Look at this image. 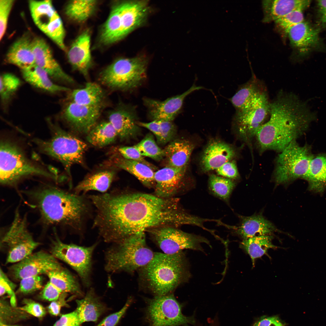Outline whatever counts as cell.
<instances>
[{
  "instance_id": "38",
  "label": "cell",
  "mask_w": 326,
  "mask_h": 326,
  "mask_svg": "<svg viewBox=\"0 0 326 326\" xmlns=\"http://www.w3.org/2000/svg\"><path fill=\"white\" fill-rule=\"evenodd\" d=\"M273 238L271 235L258 236L243 239L241 242L240 247L250 256L253 267L256 259L264 255L268 256V249L277 248L272 244Z\"/></svg>"
},
{
  "instance_id": "56",
  "label": "cell",
  "mask_w": 326,
  "mask_h": 326,
  "mask_svg": "<svg viewBox=\"0 0 326 326\" xmlns=\"http://www.w3.org/2000/svg\"><path fill=\"white\" fill-rule=\"evenodd\" d=\"M253 326H285L279 318L273 316L263 317L259 320Z\"/></svg>"
},
{
  "instance_id": "22",
  "label": "cell",
  "mask_w": 326,
  "mask_h": 326,
  "mask_svg": "<svg viewBox=\"0 0 326 326\" xmlns=\"http://www.w3.org/2000/svg\"><path fill=\"white\" fill-rule=\"evenodd\" d=\"M90 44V32L86 30L73 42L67 55L68 62L72 68L86 78L92 64Z\"/></svg>"
},
{
  "instance_id": "40",
  "label": "cell",
  "mask_w": 326,
  "mask_h": 326,
  "mask_svg": "<svg viewBox=\"0 0 326 326\" xmlns=\"http://www.w3.org/2000/svg\"><path fill=\"white\" fill-rule=\"evenodd\" d=\"M97 2L96 0H73L66 6L65 13L70 19L79 23L84 22L94 13Z\"/></svg>"
},
{
  "instance_id": "57",
  "label": "cell",
  "mask_w": 326,
  "mask_h": 326,
  "mask_svg": "<svg viewBox=\"0 0 326 326\" xmlns=\"http://www.w3.org/2000/svg\"><path fill=\"white\" fill-rule=\"evenodd\" d=\"M139 126L146 128L150 130L155 136L157 141L161 136V130L159 120H154L152 122L145 123L137 122Z\"/></svg>"
},
{
  "instance_id": "31",
  "label": "cell",
  "mask_w": 326,
  "mask_h": 326,
  "mask_svg": "<svg viewBox=\"0 0 326 326\" xmlns=\"http://www.w3.org/2000/svg\"><path fill=\"white\" fill-rule=\"evenodd\" d=\"M76 302L77 306L75 311L81 324L85 322L96 321L106 309L92 288L83 298L77 300Z\"/></svg>"
},
{
  "instance_id": "20",
  "label": "cell",
  "mask_w": 326,
  "mask_h": 326,
  "mask_svg": "<svg viewBox=\"0 0 326 326\" xmlns=\"http://www.w3.org/2000/svg\"><path fill=\"white\" fill-rule=\"evenodd\" d=\"M186 168L165 166L155 172L154 194L165 198L174 197L185 187Z\"/></svg>"
},
{
  "instance_id": "53",
  "label": "cell",
  "mask_w": 326,
  "mask_h": 326,
  "mask_svg": "<svg viewBox=\"0 0 326 326\" xmlns=\"http://www.w3.org/2000/svg\"><path fill=\"white\" fill-rule=\"evenodd\" d=\"M63 292L50 281L43 286L40 293L42 299L53 301L58 299Z\"/></svg>"
},
{
  "instance_id": "16",
  "label": "cell",
  "mask_w": 326,
  "mask_h": 326,
  "mask_svg": "<svg viewBox=\"0 0 326 326\" xmlns=\"http://www.w3.org/2000/svg\"><path fill=\"white\" fill-rule=\"evenodd\" d=\"M29 8L35 25L61 49L66 51L62 21L50 0H30Z\"/></svg>"
},
{
  "instance_id": "46",
  "label": "cell",
  "mask_w": 326,
  "mask_h": 326,
  "mask_svg": "<svg viewBox=\"0 0 326 326\" xmlns=\"http://www.w3.org/2000/svg\"><path fill=\"white\" fill-rule=\"evenodd\" d=\"M13 0H0V39L3 38L7 26L10 14L14 3Z\"/></svg>"
},
{
  "instance_id": "23",
  "label": "cell",
  "mask_w": 326,
  "mask_h": 326,
  "mask_svg": "<svg viewBox=\"0 0 326 326\" xmlns=\"http://www.w3.org/2000/svg\"><path fill=\"white\" fill-rule=\"evenodd\" d=\"M108 118L122 140L134 137L139 131L135 111L132 107L121 104L109 112Z\"/></svg>"
},
{
  "instance_id": "45",
  "label": "cell",
  "mask_w": 326,
  "mask_h": 326,
  "mask_svg": "<svg viewBox=\"0 0 326 326\" xmlns=\"http://www.w3.org/2000/svg\"><path fill=\"white\" fill-rule=\"evenodd\" d=\"M304 21L302 11L298 10L292 11L274 21L278 27L286 32L291 27Z\"/></svg>"
},
{
  "instance_id": "7",
  "label": "cell",
  "mask_w": 326,
  "mask_h": 326,
  "mask_svg": "<svg viewBox=\"0 0 326 326\" xmlns=\"http://www.w3.org/2000/svg\"><path fill=\"white\" fill-rule=\"evenodd\" d=\"M114 244L105 254V269L110 273H133L149 263L155 254L147 245L144 232Z\"/></svg>"
},
{
  "instance_id": "48",
  "label": "cell",
  "mask_w": 326,
  "mask_h": 326,
  "mask_svg": "<svg viewBox=\"0 0 326 326\" xmlns=\"http://www.w3.org/2000/svg\"><path fill=\"white\" fill-rule=\"evenodd\" d=\"M161 130V136L157 141L158 143L163 145L170 142L175 135L176 128L171 121L159 120Z\"/></svg>"
},
{
  "instance_id": "35",
  "label": "cell",
  "mask_w": 326,
  "mask_h": 326,
  "mask_svg": "<svg viewBox=\"0 0 326 326\" xmlns=\"http://www.w3.org/2000/svg\"><path fill=\"white\" fill-rule=\"evenodd\" d=\"M70 101L87 106H102L104 98V91L101 87L93 82L87 83L82 88L73 90L70 95Z\"/></svg>"
},
{
  "instance_id": "32",
  "label": "cell",
  "mask_w": 326,
  "mask_h": 326,
  "mask_svg": "<svg viewBox=\"0 0 326 326\" xmlns=\"http://www.w3.org/2000/svg\"><path fill=\"white\" fill-rule=\"evenodd\" d=\"M25 81L33 87L51 93L68 91L70 89L53 82L48 73L36 64L30 68L21 70Z\"/></svg>"
},
{
  "instance_id": "36",
  "label": "cell",
  "mask_w": 326,
  "mask_h": 326,
  "mask_svg": "<svg viewBox=\"0 0 326 326\" xmlns=\"http://www.w3.org/2000/svg\"><path fill=\"white\" fill-rule=\"evenodd\" d=\"M46 275L49 278V281L62 292L69 293L77 296L83 295L77 279L62 267L50 271Z\"/></svg>"
},
{
  "instance_id": "3",
  "label": "cell",
  "mask_w": 326,
  "mask_h": 326,
  "mask_svg": "<svg viewBox=\"0 0 326 326\" xmlns=\"http://www.w3.org/2000/svg\"><path fill=\"white\" fill-rule=\"evenodd\" d=\"M28 194L46 223L76 231L82 229L91 211L89 201L84 196L51 185L43 186Z\"/></svg>"
},
{
  "instance_id": "58",
  "label": "cell",
  "mask_w": 326,
  "mask_h": 326,
  "mask_svg": "<svg viewBox=\"0 0 326 326\" xmlns=\"http://www.w3.org/2000/svg\"><path fill=\"white\" fill-rule=\"evenodd\" d=\"M317 4L321 22L326 26V0H318Z\"/></svg>"
},
{
  "instance_id": "12",
  "label": "cell",
  "mask_w": 326,
  "mask_h": 326,
  "mask_svg": "<svg viewBox=\"0 0 326 326\" xmlns=\"http://www.w3.org/2000/svg\"><path fill=\"white\" fill-rule=\"evenodd\" d=\"M54 232L50 253L70 266L78 273L85 286L89 287L91 283L92 255L97 244L86 247L64 243Z\"/></svg>"
},
{
  "instance_id": "13",
  "label": "cell",
  "mask_w": 326,
  "mask_h": 326,
  "mask_svg": "<svg viewBox=\"0 0 326 326\" xmlns=\"http://www.w3.org/2000/svg\"><path fill=\"white\" fill-rule=\"evenodd\" d=\"M147 302L146 315L149 326H186L195 323L193 316L183 314L181 306L172 293L155 296Z\"/></svg>"
},
{
  "instance_id": "55",
  "label": "cell",
  "mask_w": 326,
  "mask_h": 326,
  "mask_svg": "<svg viewBox=\"0 0 326 326\" xmlns=\"http://www.w3.org/2000/svg\"><path fill=\"white\" fill-rule=\"evenodd\" d=\"M66 295V293L63 292L58 299L52 302L48 307L50 313L55 316L60 314L61 307L67 305L65 300Z\"/></svg>"
},
{
  "instance_id": "9",
  "label": "cell",
  "mask_w": 326,
  "mask_h": 326,
  "mask_svg": "<svg viewBox=\"0 0 326 326\" xmlns=\"http://www.w3.org/2000/svg\"><path fill=\"white\" fill-rule=\"evenodd\" d=\"M147 64V60L142 56L118 59L101 71L99 81L113 90L133 89L145 80Z\"/></svg>"
},
{
  "instance_id": "17",
  "label": "cell",
  "mask_w": 326,
  "mask_h": 326,
  "mask_svg": "<svg viewBox=\"0 0 326 326\" xmlns=\"http://www.w3.org/2000/svg\"><path fill=\"white\" fill-rule=\"evenodd\" d=\"M62 266L50 253L43 251L32 253L8 268L9 276L20 281L28 277L40 275Z\"/></svg>"
},
{
  "instance_id": "6",
  "label": "cell",
  "mask_w": 326,
  "mask_h": 326,
  "mask_svg": "<svg viewBox=\"0 0 326 326\" xmlns=\"http://www.w3.org/2000/svg\"><path fill=\"white\" fill-rule=\"evenodd\" d=\"M145 1L114 2L101 30L99 41L108 45L121 40L145 22L149 12Z\"/></svg>"
},
{
  "instance_id": "15",
  "label": "cell",
  "mask_w": 326,
  "mask_h": 326,
  "mask_svg": "<svg viewBox=\"0 0 326 326\" xmlns=\"http://www.w3.org/2000/svg\"><path fill=\"white\" fill-rule=\"evenodd\" d=\"M149 232L164 253L171 254L189 249L203 251L201 244L210 246L205 238L184 232L177 227L169 226L158 227L146 231Z\"/></svg>"
},
{
  "instance_id": "51",
  "label": "cell",
  "mask_w": 326,
  "mask_h": 326,
  "mask_svg": "<svg viewBox=\"0 0 326 326\" xmlns=\"http://www.w3.org/2000/svg\"><path fill=\"white\" fill-rule=\"evenodd\" d=\"M216 170L218 175L232 180L237 179L239 177L236 164L234 160L226 162Z\"/></svg>"
},
{
  "instance_id": "5",
  "label": "cell",
  "mask_w": 326,
  "mask_h": 326,
  "mask_svg": "<svg viewBox=\"0 0 326 326\" xmlns=\"http://www.w3.org/2000/svg\"><path fill=\"white\" fill-rule=\"evenodd\" d=\"M33 176H40L58 181L57 172L53 171L30 159L22 148L8 139L2 138L0 144V182L11 186L21 180Z\"/></svg>"
},
{
  "instance_id": "41",
  "label": "cell",
  "mask_w": 326,
  "mask_h": 326,
  "mask_svg": "<svg viewBox=\"0 0 326 326\" xmlns=\"http://www.w3.org/2000/svg\"><path fill=\"white\" fill-rule=\"evenodd\" d=\"M208 182L209 189L214 195L226 202L229 201L235 186L232 179L212 174L209 176Z\"/></svg>"
},
{
  "instance_id": "25",
  "label": "cell",
  "mask_w": 326,
  "mask_h": 326,
  "mask_svg": "<svg viewBox=\"0 0 326 326\" xmlns=\"http://www.w3.org/2000/svg\"><path fill=\"white\" fill-rule=\"evenodd\" d=\"M32 40L27 34L18 39L7 52L5 57L6 62L16 66L21 70L29 69L35 65Z\"/></svg>"
},
{
  "instance_id": "59",
  "label": "cell",
  "mask_w": 326,
  "mask_h": 326,
  "mask_svg": "<svg viewBox=\"0 0 326 326\" xmlns=\"http://www.w3.org/2000/svg\"><path fill=\"white\" fill-rule=\"evenodd\" d=\"M0 326H18V325H7L6 324H5L2 323L0 322Z\"/></svg>"
},
{
  "instance_id": "28",
  "label": "cell",
  "mask_w": 326,
  "mask_h": 326,
  "mask_svg": "<svg viewBox=\"0 0 326 326\" xmlns=\"http://www.w3.org/2000/svg\"><path fill=\"white\" fill-rule=\"evenodd\" d=\"M266 91L261 82L253 76L239 87L230 101L236 111L242 110L250 107Z\"/></svg>"
},
{
  "instance_id": "27",
  "label": "cell",
  "mask_w": 326,
  "mask_h": 326,
  "mask_svg": "<svg viewBox=\"0 0 326 326\" xmlns=\"http://www.w3.org/2000/svg\"><path fill=\"white\" fill-rule=\"evenodd\" d=\"M286 33L292 44L302 52L307 51L320 43L318 30L304 21L291 27Z\"/></svg>"
},
{
  "instance_id": "34",
  "label": "cell",
  "mask_w": 326,
  "mask_h": 326,
  "mask_svg": "<svg viewBox=\"0 0 326 326\" xmlns=\"http://www.w3.org/2000/svg\"><path fill=\"white\" fill-rule=\"evenodd\" d=\"M311 1L305 0H266L263 5L267 21H275L279 18L296 10H301L308 7Z\"/></svg>"
},
{
  "instance_id": "52",
  "label": "cell",
  "mask_w": 326,
  "mask_h": 326,
  "mask_svg": "<svg viewBox=\"0 0 326 326\" xmlns=\"http://www.w3.org/2000/svg\"><path fill=\"white\" fill-rule=\"evenodd\" d=\"M132 302V299H128L123 307L119 311L112 314L104 318L96 326H116L124 315Z\"/></svg>"
},
{
  "instance_id": "14",
  "label": "cell",
  "mask_w": 326,
  "mask_h": 326,
  "mask_svg": "<svg viewBox=\"0 0 326 326\" xmlns=\"http://www.w3.org/2000/svg\"><path fill=\"white\" fill-rule=\"evenodd\" d=\"M270 103L266 91L249 107L236 111L234 121L238 136L249 148L252 157L253 142L269 116Z\"/></svg>"
},
{
  "instance_id": "18",
  "label": "cell",
  "mask_w": 326,
  "mask_h": 326,
  "mask_svg": "<svg viewBox=\"0 0 326 326\" xmlns=\"http://www.w3.org/2000/svg\"><path fill=\"white\" fill-rule=\"evenodd\" d=\"M101 109L102 106H87L70 101L64 107L61 117L75 130L88 133L97 124Z\"/></svg>"
},
{
  "instance_id": "29",
  "label": "cell",
  "mask_w": 326,
  "mask_h": 326,
  "mask_svg": "<svg viewBox=\"0 0 326 326\" xmlns=\"http://www.w3.org/2000/svg\"><path fill=\"white\" fill-rule=\"evenodd\" d=\"M194 148L193 144L185 139L171 141L163 149L165 166L186 168Z\"/></svg>"
},
{
  "instance_id": "10",
  "label": "cell",
  "mask_w": 326,
  "mask_h": 326,
  "mask_svg": "<svg viewBox=\"0 0 326 326\" xmlns=\"http://www.w3.org/2000/svg\"><path fill=\"white\" fill-rule=\"evenodd\" d=\"M314 154L311 145L301 146L296 141L291 142L276 157L273 177L277 185L304 179Z\"/></svg>"
},
{
  "instance_id": "4",
  "label": "cell",
  "mask_w": 326,
  "mask_h": 326,
  "mask_svg": "<svg viewBox=\"0 0 326 326\" xmlns=\"http://www.w3.org/2000/svg\"><path fill=\"white\" fill-rule=\"evenodd\" d=\"M138 270L141 286L154 296L172 294L190 276L188 261L182 251L171 254L155 252L150 261Z\"/></svg>"
},
{
  "instance_id": "21",
  "label": "cell",
  "mask_w": 326,
  "mask_h": 326,
  "mask_svg": "<svg viewBox=\"0 0 326 326\" xmlns=\"http://www.w3.org/2000/svg\"><path fill=\"white\" fill-rule=\"evenodd\" d=\"M203 88L193 84L183 93L164 101L145 98L144 102L148 109L149 116L153 120L172 121L180 110L185 97L193 91Z\"/></svg>"
},
{
  "instance_id": "43",
  "label": "cell",
  "mask_w": 326,
  "mask_h": 326,
  "mask_svg": "<svg viewBox=\"0 0 326 326\" xmlns=\"http://www.w3.org/2000/svg\"><path fill=\"white\" fill-rule=\"evenodd\" d=\"M134 146L143 157H148L157 161H160L165 157L164 150L158 146L150 133L148 134Z\"/></svg>"
},
{
  "instance_id": "26",
  "label": "cell",
  "mask_w": 326,
  "mask_h": 326,
  "mask_svg": "<svg viewBox=\"0 0 326 326\" xmlns=\"http://www.w3.org/2000/svg\"><path fill=\"white\" fill-rule=\"evenodd\" d=\"M241 222L238 226H231L230 229L243 239L256 236L271 235L278 232L274 225L262 215L241 216Z\"/></svg>"
},
{
  "instance_id": "49",
  "label": "cell",
  "mask_w": 326,
  "mask_h": 326,
  "mask_svg": "<svg viewBox=\"0 0 326 326\" xmlns=\"http://www.w3.org/2000/svg\"><path fill=\"white\" fill-rule=\"evenodd\" d=\"M0 273V296L8 293L11 296V304L14 307L15 306L16 301L14 290L16 287V285L9 279L1 268Z\"/></svg>"
},
{
  "instance_id": "19",
  "label": "cell",
  "mask_w": 326,
  "mask_h": 326,
  "mask_svg": "<svg viewBox=\"0 0 326 326\" xmlns=\"http://www.w3.org/2000/svg\"><path fill=\"white\" fill-rule=\"evenodd\" d=\"M35 64L45 71L52 80L59 82L72 84L74 79L62 69L56 60L50 46L43 39L37 37L32 40Z\"/></svg>"
},
{
  "instance_id": "30",
  "label": "cell",
  "mask_w": 326,
  "mask_h": 326,
  "mask_svg": "<svg viewBox=\"0 0 326 326\" xmlns=\"http://www.w3.org/2000/svg\"><path fill=\"white\" fill-rule=\"evenodd\" d=\"M303 179L307 181L309 191L323 192L326 188V153L314 154Z\"/></svg>"
},
{
  "instance_id": "47",
  "label": "cell",
  "mask_w": 326,
  "mask_h": 326,
  "mask_svg": "<svg viewBox=\"0 0 326 326\" xmlns=\"http://www.w3.org/2000/svg\"><path fill=\"white\" fill-rule=\"evenodd\" d=\"M118 151L122 156L126 159L144 164L154 171L157 170V167L146 160L134 146L121 147L118 149Z\"/></svg>"
},
{
  "instance_id": "42",
  "label": "cell",
  "mask_w": 326,
  "mask_h": 326,
  "mask_svg": "<svg viewBox=\"0 0 326 326\" xmlns=\"http://www.w3.org/2000/svg\"><path fill=\"white\" fill-rule=\"evenodd\" d=\"M21 83L19 78L12 74L6 73L1 75L0 95L2 104L5 107L7 106Z\"/></svg>"
},
{
  "instance_id": "1",
  "label": "cell",
  "mask_w": 326,
  "mask_h": 326,
  "mask_svg": "<svg viewBox=\"0 0 326 326\" xmlns=\"http://www.w3.org/2000/svg\"><path fill=\"white\" fill-rule=\"evenodd\" d=\"M90 198L96 210L94 226L108 243L158 227L195 226L198 222L197 216L187 212L174 197L113 191Z\"/></svg>"
},
{
  "instance_id": "54",
  "label": "cell",
  "mask_w": 326,
  "mask_h": 326,
  "mask_svg": "<svg viewBox=\"0 0 326 326\" xmlns=\"http://www.w3.org/2000/svg\"><path fill=\"white\" fill-rule=\"evenodd\" d=\"M80 323L75 310L72 312L63 315L53 326H80Z\"/></svg>"
},
{
  "instance_id": "50",
  "label": "cell",
  "mask_w": 326,
  "mask_h": 326,
  "mask_svg": "<svg viewBox=\"0 0 326 326\" xmlns=\"http://www.w3.org/2000/svg\"><path fill=\"white\" fill-rule=\"evenodd\" d=\"M23 302L24 305L18 308L21 310L38 318L42 317L46 315L45 308L40 304L26 299L23 300Z\"/></svg>"
},
{
  "instance_id": "44",
  "label": "cell",
  "mask_w": 326,
  "mask_h": 326,
  "mask_svg": "<svg viewBox=\"0 0 326 326\" xmlns=\"http://www.w3.org/2000/svg\"><path fill=\"white\" fill-rule=\"evenodd\" d=\"M43 278L40 275L33 276L21 279L17 292L21 294H27L43 288Z\"/></svg>"
},
{
  "instance_id": "37",
  "label": "cell",
  "mask_w": 326,
  "mask_h": 326,
  "mask_svg": "<svg viewBox=\"0 0 326 326\" xmlns=\"http://www.w3.org/2000/svg\"><path fill=\"white\" fill-rule=\"evenodd\" d=\"M113 171H105L99 172L87 177L76 186L74 193L79 194L90 190L101 192L106 191L110 186L114 177Z\"/></svg>"
},
{
  "instance_id": "24",
  "label": "cell",
  "mask_w": 326,
  "mask_h": 326,
  "mask_svg": "<svg viewBox=\"0 0 326 326\" xmlns=\"http://www.w3.org/2000/svg\"><path fill=\"white\" fill-rule=\"evenodd\" d=\"M236 152L231 145L222 141H211L205 149L201 160L202 168L205 172L216 170L232 160Z\"/></svg>"
},
{
  "instance_id": "33",
  "label": "cell",
  "mask_w": 326,
  "mask_h": 326,
  "mask_svg": "<svg viewBox=\"0 0 326 326\" xmlns=\"http://www.w3.org/2000/svg\"><path fill=\"white\" fill-rule=\"evenodd\" d=\"M114 166L127 171L136 177L145 186H155L154 170L148 165L138 161L116 156L112 159Z\"/></svg>"
},
{
  "instance_id": "39",
  "label": "cell",
  "mask_w": 326,
  "mask_h": 326,
  "mask_svg": "<svg viewBox=\"0 0 326 326\" xmlns=\"http://www.w3.org/2000/svg\"><path fill=\"white\" fill-rule=\"evenodd\" d=\"M117 136L116 131L108 121L96 124L88 133L87 139L92 145L101 147L113 142Z\"/></svg>"
},
{
  "instance_id": "8",
  "label": "cell",
  "mask_w": 326,
  "mask_h": 326,
  "mask_svg": "<svg viewBox=\"0 0 326 326\" xmlns=\"http://www.w3.org/2000/svg\"><path fill=\"white\" fill-rule=\"evenodd\" d=\"M47 121L52 130L51 137L46 140L35 139L34 142L41 152L61 162L69 174L72 165L82 163L87 145L56 123Z\"/></svg>"
},
{
  "instance_id": "11",
  "label": "cell",
  "mask_w": 326,
  "mask_h": 326,
  "mask_svg": "<svg viewBox=\"0 0 326 326\" xmlns=\"http://www.w3.org/2000/svg\"><path fill=\"white\" fill-rule=\"evenodd\" d=\"M27 225L26 217L22 216L18 207L11 225L1 239L2 244L8 250L5 264L21 261L40 245L34 240Z\"/></svg>"
},
{
  "instance_id": "2",
  "label": "cell",
  "mask_w": 326,
  "mask_h": 326,
  "mask_svg": "<svg viewBox=\"0 0 326 326\" xmlns=\"http://www.w3.org/2000/svg\"><path fill=\"white\" fill-rule=\"evenodd\" d=\"M308 102L295 94L282 92L270 102L269 118L259 128L254 139L259 153L268 150L280 153L307 132L317 120Z\"/></svg>"
}]
</instances>
